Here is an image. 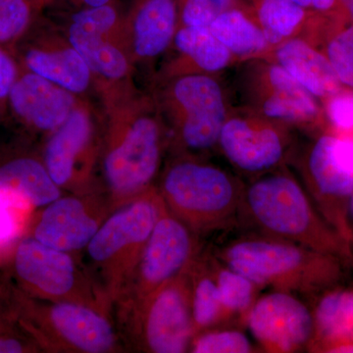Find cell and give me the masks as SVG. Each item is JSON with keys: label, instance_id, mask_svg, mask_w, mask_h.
Segmentation results:
<instances>
[{"label": "cell", "instance_id": "13", "mask_svg": "<svg viewBox=\"0 0 353 353\" xmlns=\"http://www.w3.org/2000/svg\"><path fill=\"white\" fill-rule=\"evenodd\" d=\"M301 171L315 208L352 245L347 211L353 192V134L322 131L304 152Z\"/></svg>", "mask_w": 353, "mask_h": 353}, {"label": "cell", "instance_id": "32", "mask_svg": "<svg viewBox=\"0 0 353 353\" xmlns=\"http://www.w3.org/2000/svg\"><path fill=\"white\" fill-rule=\"evenodd\" d=\"M179 26L209 28L230 9L250 6V0H176Z\"/></svg>", "mask_w": 353, "mask_h": 353}, {"label": "cell", "instance_id": "9", "mask_svg": "<svg viewBox=\"0 0 353 353\" xmlns=\"http://www.w3.org/2000/svg\"><path fill=\"white\" fill-rule=\"evenodd\" d=\"M8 266L14 287L28 296L83 304L109 314L112 312L74 253L25 236L14 245Z\"/></svg>", "mask_w": 353, "mask_h": 353}, {"label": "cell", "instance_id": "15", "mask_svg": "<svg viewBox=\"0 0 353 353\" xmlns=\"http://www.w3.org/2000/svg\"><path fill=\"white\" fill-rule=\"evenodd\" d=\"M292 130L243 106L233 108L221 130L217 150L236 170L255 178L285 166L294 155Z\"/></svg>", "mask_w": 353, "mask_h": 353}, {"label": "cell", "instance_id": "36", "mask_svg": "<svg viewBox=\"0 0 353 353\" xmlns=\"http://www.w3.org/2000/svg\"><path fill=\"white\" fill-rule=\"evenodd\" d=\"M306 10L329 17H341L347 19L343 13L340 0H292ZM348 20V19H347Z\"/></svg>", "mask_w": 353, "mask_h": 353}, {"label": "cell", "instance_id": "18", "mask_svg": "<svg viewBox=\"0 0 353 353\" xmlns=\"http://www.w3.org/2000/svg\"><path fill=\"white\" fill-rule=\"evenodd\" d=\"M245 323L253 339L267 352L308 350L314 336L312 311L296 294L281 290L257 297Z\"/></svg>", "mask_w": 353, "mask_h": 353}, {"label": "cell", "instance_id": "31", "mask_svg": "<svg viewBox=\"0 0 353 353\" xmlns=\"http://www.w3.org/2000/svg\"><path fill=\"white\" fill-rule=\"evenodd\" d=\"M252 341L240 330L210 329L194 336L190 352L250 353L254 352Z\"/></svg>", "mask_w": 353, "mask_h": 353}, {"label": "cell", "instance_id": "42", "mask_svg": "<svg viewBox=\"0 0 353 353\" xmlns=\"http://www.w3.org/2000/svg\"><path fill=\"white\" fill-rule=\"evenodd\" d=\"M8 307V301H7L6 288L3 285L0 287V316L3 314Z\"/></svg>", "mask_w": 353, "mask_h": 353}, {"label": "cell", "instance_id": "7", "mask_svg": "<svg viewBox=\"0 0 353 353\" xmlns=\"http://www.w3.org/2000/svg\"><path fill=\"white\" fill-rule=\"evenodd\" d=\"M9 312L41 348L48 353L126 352L111 314L75 303L28 296L6 288Z\"/></svg>", "mask_w": 353, "mask_h": 353}, {"label": "cell", "instance_id": "21", "mask_svg": "<svg viewBox=\"0 0 353 353\" xmlns=\"http://www.w3.org/2000/svg\"><path fill=\"white\" fill-rule=\"evenodd\" d=\"M167 53L170 57L165 59L154 79L187 74L220 76L234 65H238L234 55L209 28L178 27Z\"/></svg>", "mask_w": 353, "mask_h": 353}, {"label": "cell", "instance_id": "3", "mask_svg": "<svg viewBox=\"0 0 353 353\" xmlns=\"http://www.w3.org/2000/svg\"><path fill=\"white\" fill-rule=\"evenodd\" d=\"M255 285L296 296H320L343 279L345 260L262 234L236 239L215 255Z\"/></svg>", "mask_w": 353, "mask_h": 353}, {"label": "cell", "instance_id": "30", "mask_svg": "<svg viewBox=\"0 0 353 353\" xmlns=\"http://www.w3.org/2000/svg\"><path fill=\"white\" fill-rule=\"evenodd\" d=\"M44 8V0H0V46L14 55Z\"/></svg>", "mask_w": 353, "mask_h": 353}, {"label": "cell", "instance_id": "6", "mask_svg": "<svg viewBox=\"0 0 353 353\" xmlns=\"http://www.w3.org/2000/svg\"><path fill=\"white\" fill-rule=\"evenodd\" d=\"M165 209L157 185H152L116 208L83 250L82 263L111 310Z\"/></svg>", "mask_w": 353, "mask_h": 353}, {"label": "cell", "instance_id": "28", "mask_svg": "<svg viewBox=\"0 0 353 353\" xmlns=\"http://www.w3.org/2000/svg\"><path fill=\"white\" fill-rule=\"evenodd\" d=\"M212 262L221 303L228 321L236 318L245 323L248 311L257 299L259 285L222 263L217 257L213 256Z\"/></svg>", "mask_w": 353, "mask_h": 353}, {"label": "cell", "instance_id": "41", "mask_svg": "<svg viewBox=\"0 0 353 353\" xmlns=\"http://www.w3.org/2000/svg\"><path fill=\"white\" fill-rule=\"evenodd\" d=\"M340 3L348 21L353 23V0H340Z\"/></svg>", "mask_w": 353, "mask_h": 353}, {"label": "cell", "instance_id": "20", "mask_svg": "<svg viewBox=\"0 0 353 353\" xmlns=\"http://www.w3.org/2000/svg\"><path fill=\"white\" fill-rule=\"evenodd\" d=\"M178 26L176 0H132L124 13V36L134 66L163 57Z\"/></svg>", "mask_w": 353, "mask_h": 353}, {"label": "cell", "instance_id": "25", "mask_svg": "<svg viewBox=\"0 0 353 353\" xmlns=\"http://www.w3.org/2000/svg\"><path fill=\"white\" fill-rule=\"evenodd\" d=\"M314 336L309 352L353 343V290L333 288L320 294L312 310Z\"/></svg>", "mask_w": 353, "mask_h": 353}, {"label": "cell", "instance_id": "14", "mask_svg": "<svg viewBox=\"0 0 353 353\" xmlns=\"http://www.w3.org/2000/svg\"><path fill=\"white\" fill-rule=\"evenodd\" d=\"M202 252L199 236L165 209L160 216L131 280L112 311L138 305L167 283L189 270Z\"/></svg>", "mask_w": 353, "mask_h": 353}, {"label": "cell", "instance_id": "8", "mask_svg": "<svg viewBox=\"0 0 353 353\" xmlns=\"http://www.w3.org/2000/svg\"><path fill=\"white\" fill-rule=\"evenodd\" d=\"M64 32L92 73L102 108L138 88L125 43L124 13L115 0L78 9L70 16Z\"/></svg>", "mask_w": 353, "mask_h": 353}, {"label": "cell", "instance_id": "27", "mask_svg": "<svg viewBox=\"0 0 353 353\" xmlns=\"http://www.w3.org/2000/svg\"><path fill=\"white\" fill-rule=\"evenodd\" d=\"M213 256L203 250L188 271L192 290V313L194 333L217 328L227 322L216 283Z\"/></svg>", "mask_w": 353, "mask_h": 353}, {"label": "cell", "instance_id": "1", "mask_svg": "<svg viewBox=\"0 0 353 353\" xmlns=\"http://www.w3.org/2000/svg\"><path fill=\"white\" fill-rule=\"evenodd\" d=\"M102 113L99 183L117 208L157 185L168 136L152 94L139 88Z\"/></svg>", "mask_w": 353, "mask_h": 353}, {"label": "cell", "instance_id": "38", "mask_svg": "<svg viewBox=\"0 0 353 353\" xmlns=\"http://www.w3.org/2000/svg\"><path fill=\"white\" fill-rule=\"evenodd\" d=\"M54 1L55 0H44L46 7L50 6V4H52ZM66 1H68L72 6H75L76 8L82 9L104 6V4H108L109 2L114 1V0H66Z\"/></svg>", "mask_w": 353, "mask_h": 353}, {"label": "cell", "instance_id": "29", "mask_svg": "<svg viewBox=\"0 0 353 353\" xmlns=\"http://www.w3.org/2000/svg\"><path fill=\"white\" fill-rule=\"evenodd\" d=\"M316 46L328 58L341 85L353 88V23L334 21L321 32Z\"/></svg>", "mask_w": 353, "mask_h": 353}, {"label": "cell", "instance_id": "39", "mask_svg": "<svg viewBox=\"0 0 353 353\" xmlns=\"http://www.w3.org/2000/svg\"><path fill=\"white\" fill-rule=\"evenodd\" d=\"M347 224L348 229V234H350V241L353 246V192L348 201L347 211Z\"/></svg>", "mask_w": 353, "mask_h": 353}, {"label": "cell", "instance_id": "23", "mask_svg": "<svg viewBox=\"0 0 353 353\" xmlns=\"http://www.w3.org/2000/svg\"><path fill=\"white\" fill-rule=\"evenodd\" d=\"M265 58L280 65L320 102L343 88L328 58L308 39H288L273 48Z\"/></svg>", "mask_w": 353, "mask_h": 353}, {"label": "cell", "instance_id": "2", "mask_svg": "<svg viewBox=\"0 0 353 353\" xmlns=\"http://www.w3.org/2000/svg\"><path fill=\"white\" fill-rule=\"evenodd\" d=\"M241 216L259 234L345 261L352 259V246L322 217L303 183L285 166L255 176L245 185Z\"/></svg>", "mask_w": 353, "mask_h": 353}, {"label": "cell", "instance_id": "35", "mask_svg": "<svg viewBox=\"0 0 353 353\" xmlns=\"http://www.w3.org/2000/svg\"><path fill=\"white\" fill-rule=\"evenodd\" d=\"M20 71L15 57L0 46V123L9 120L8 99Z\"/></svg>", "mask_w": 353, "mask_h": 353}, {"label": "cell", "instance_id": "24", "mask_svg": "<svg viewBox=\"0 0 353 353\" xmlns=\"http://www.w3.org/2000/svg\"><path fill=\"white\" fill-rule=\"evenodd\" d=\"M272 48L294 38L309 39L329 16L311 12L292 0H250Z\"/></svg>", "mask_w": 353, "mask_h": 353}, {"label": "cell", "instance_id": "40", "mask_svg": "<svg viewBox=\"0 0 353 353\" xmlns=\"http://www.w3.org/2000/svg\"><path fill=\"white\" fill-rule=\"evenodd\" d=\"M325 352L328 353H353V343L334 345L329 347Z\"/></svg>", "mask_w": 353, "mask_h": 353}, {"label": "cell", "instance_id": "5", "mask_svg": "<svg viewBox=\"0 0 353 353\" xmlns=\"http://www.w3.org/2000/svg\"><path fill=\"white\" fill-rule=\"evenodd\" d=\"M157 187L172 214L199 236L227 229L240 218L245 185L206 157L173 155Z\"/></svg>", "mask_w": 353, "mask_h": 353}, {"label": "cell", "instance_id": "11", "mask_svg": "<svg viewBox=\"0 0 353 353\" xmlns=\"http://www.w3.org/2000/svg\"><path fill=\"white\" fill-rule=\"evenodd\" d=\"M236 76L241 106L292 129L324 131L321 102L280 65L257 58L241 62Z\"/></svg>", "mask_w": 353, "mask_h": 353}, {"label": "cell", "instance_id": "33", "mask_svg": "<svg viewBox=\"0 0 353 353\" xmlns=\"http://www.w3.org/2000/svg\"><path fill=\"white\" fill-rule=\"evenodd\" d=\"M321 104L328 130L353 134V88L343 87Z\"/></svg>", "mask_w": 353, "mask_h": 353}, {"label": "cell", "instance_id": "17", "mask_svg": "<svg viewBox=\"0 0 353 353\" xmlns=\"http://www.w3.org/2000/svg\"><path fill=\"white\" fill-rule=\"evenodd\" d=\"M22 68L87 99L94 81L87 63L62 30L39 17L14 51Z\"/></svg>", "mask_w": 353, "mask_h": 353}, {"label": "cell", "instance_id": "43", "mask_svg": "<svg viewBox=\"0 0 353 353\" xmlns=\"http://www.w3.org/2000/svg\"><path fill=\"white\" fill-rule=\"evenodd\" d=\"M0 287H1V285H0Z\"/></svg>", "mask_w": 353, "mask_h": 353}, {"label": "cell", "instance_id": "4", "mask_svg": "<svg viewBox=\"0 0 353 353\" xmlns=\"http://www.w3.org/2000/svg\"><path fill=\"white\" fill-rule=\"evenodd\" d=\"M150 94L173 155L206 157L217 150L221 130L234 108L220 76L187 74L154 79Z\"/></svg>", "mask_w": 353, "mask_h": 353}, {"label": "cell", "instance_id": "19", "mask_svg": "<svg viewBox=\"0 0 353 353\" xmlns=\"http://www.w3.org/2000/svg\"><path fill=\"white\" fill-rule=\"evenodd\" d=\"M81 97L20 66L8 99L9 120L44 138L63 124Z\"/></svg>", "mask_w": 353, "mask_h": 353}, {"label": "cell", "instance_id": "22", "mask_svg": "<svg viewBox=\"0 0 353 353\" xmlns=\"http://www.w3.org/2000/svg\"><path fill=\"white\" fill-rule=\"evenodd\" d=\"M63 196L41 155L25 152L0 157V197L18 209H41Z\"/></svg>", "mask_w": 353, "mask_h": 353}, {"label": "cell", "instance_id": "12", "mask_svg": "<svg viewBox=\"0 0 353 353\" xmlns=\"http://www.w3.org/2000/svg\"><path fill=\"white\" fill-rule=\"evenodd\" d=\"M102 122L88 99L81 97L69 117L44 138L41 157L63 192L102 189L99 183Z\"/></svg>", "mask_w": 353, "mask_h": 353}, {"label": "cell", "instance_id": "10", "mask_svg": "<svg viewBox=\"0 0 353 353\" xmlns=\"http://www.w3.org/2000/svg\"><path fill=\"white\" fill-rule=\"evenodd\" d=\"M188 271L138 305L116 311L118 331L125 345L148 353L190 352L196 333Z\"/></svg>", "mask_w": 353, "mask_h": 353}, {"label": "cell", "instance_id": "37", "mask_svg": "<svg viewBox=\"0 0 353 353\" xmlns=\"http://www.w3.org/2000/svg\"><path fill=\"white\" fill-rule=\"evenodd\" d=\"M12 208H16L0 197V243H6L15 238L17 225L11 214Z\"/></svg>", "mask_w": 353, "mask_h": 353}, {"label": "cell", "instance_id": "16", "mask_svg": "<svg viewBox=\"0 0 353 353\" xmlns=\"http://www.w3.org/2000/svg\"><path fill=\"white\" fill-rule=\"evenodd\" d=\"M115 209L102 189L61 196L39 209L25 236L75 254L87 248Z\"/></svg>", "mask_w": 353, "mask_h": 353}, {"label": "cell", "instance_id": "26", "mask_svg": "<svg viewBox=\"0 0 353 353\" xmlns=\"http://www.w3.org/2000/svg\"><path fill=\"white\" fill-rule=\"evenodd\" d=\"M209 29L234 55L238 64L265 58L273 50L252 6L236 7L221 14Z\"/></svg>", "mask_w": 353, "mask_h": 353}, {"label": "cell", "instance_id": "34", "mask_svg": "<svg viewBox=\"0 0 353 353\" xmlns=\"http://www.w3.org/2000/svg\"><path fill=\"white\" fill-rule=\"evenodd\" d=\"M41 348L20 326L9 309L0 316V353H38Z\"/></svg>", "mask_w": 353, "mask_h": 353}]
</instances>
